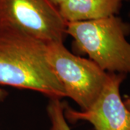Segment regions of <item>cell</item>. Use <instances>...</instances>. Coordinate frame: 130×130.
I'll list each match as a JSON object with an SVG mask.
<instances>
[{
    "label": "cell",
    "mask_w": 130,
    "mask_h": 130,
    "mask_svg": "<svg viewBox=\"0 0 130 130\" xmlns=\"http://www.w3.org/2000/svg\"><path fill=\"white\" fill-rule=\"evenodd\" d=\"M0 85L66 97L47 59V43L15 29L0 28Z\"/></svg>",
    "instance_id": "6da1fadb"
},
{
    "label": "cell",
    "mask_w": 130,
    "mask_h": 130,
    "mask_svg": "<svg viewBox=\"0 0 130 130\" xmlns=\"http://www.w3.org/2000/svg\"><path fill=\"white\" fill-rule=\"evenodd\" d=\"M129 34L130 24L117 15L67 23L74 48L108 73H130Z\"/></svg>",
    "instance_id": "7a4b0ae2"
},
{
    "label": "cell",
    "mask_w": 130,
    "mask_h": 130,
    "mask_svg": "<svg viewBox=\"0 0 130 130\" xmlns=\"http://www.w3.org/2000/svg\"><path fill=\"white\" fill-rule=\"evenodd\" d=\"M47 59L66 97L73 100L81 110L88 108L102 92L109 73L90 59L72 53L64 42L47 43Z\"/></svg>",
    "instance_id": "3957f363"
},
{
    "label": "cell",
    "mask_w": 130,
    "mask_h": 130,
    "mask_svg": "<svg viewBox=\"0 0 130 130\" xmlns=\"http://www.w3.org/2000/svg\"><path fill=\"white\" fill-rule=\"evenodd\" d=\"M67 23L51 0H0V28L15 29L46 43L64 42Z\"/></svg>",
    "instance_id": "277c9868"
},
{
    "label": "cell",
    "mask_w": 130,
    "mask_h": 130,
    "mask_svg": "<svg viewBox=\"0 0 130 130\" xmlns=\"http://www.w3.org/2000/svg\"><path fill=\"white\" fill-rule=\"evenodd\" d=\"M126 74L109 73L100 95L85 110L77 111L64 105L67 121H88L95 130H130V111L120 94V86Z\"/></svg>",
    "instance_id": "5b68a950"
},
{
    "label": "cell",
    "mask_w": 130,
    "mask_h": 130,
    "mask_svg": "<svg viewBox=\"0 0 130 130\" xmlns=\"http://www.w3.org/2000/svg\"><path fill=\"white\" fill-rule=\"evenodd\" d=\"M124 0H67L59 8L67 23L116 15Z\"/></svg>",
    "instance_id": "8992f818"
},
{
    "label": "cell",
    "mask_w": 130,
    "mask_h": 130,
    "mask_svg": "<svg viewBox=\"0 0 130 130\" xmlns=\"http://www.w3.org/2000/svg\"><path fill=\"white\" fill-rule=\"evenodd\" d=\"M48 115L54 130H71L64 114V104L60 99H50L47 107Z\"/></svg>",
    "instance_id": "52a82bcc"
},
{
    "label": "cell",
    "mask_w": 130,
    "mask_h": 130,
    "mask_svg": "<svg viewBox=\"0 0 130 130\" xmlns=\"http://www.w3.org/2000/svg\"><path fill=\"white\" fill-rule=\"evenodd\" d=\"M7 96V91L2 89V88H0V101H4L5 98Z\"/></svg>",
    "instance_id": "ba28073f"
},
{
    "label": "cell",
    "mask_w": 130,
    "mask_h": 130,
    "mask_svg": "<svg viewBox=\"0 0 130 130\" xmlns=\"http://www.w3.org/2000/svg\"><path fill=\"white\" fill-rule=\"evenodd\" d=\"M51 1H52L56 6L59 7L61 5H62L63 3H64L67 0H51Z\"/></svg>",
    "instance_id": "9c48e42d"
},
{
    "label": "cell",
    "mask_w": 130,
    "mask_h": 130,
    "mask_svg": "<svg viewBox=\"0 0 130 130\" xmlns=\"http://www.w3.org/2000/svg\"><path fill=\"white\" fill-rule=\"evenodd\" d=\"M124 104H125L126 108L130 111V96L126 98L125 99V101H124Z\"/></svg>",
    "instance_id": "30bf717a"
},
{
    "label": "cell",
    "mask_w": 130,
    "mask_h": 130,
    "mask_svg": "<svg viewBox=\"0 0 130 130\" xmlns=\"http://www.w3.org/2000/svg\"><path fill=\"white\" fill-rule=\"evenodd\" d=\"M51 130H54V129H53V128L51 127Z\"/></svg>",
    "instance_id": "8fae6325"
},
{
    "label": "cell",
    "mask_w": 130,
    "mask_h": 130,
    "mask_svg": "<svg viewBox=\"0 0 130 130\" xmlns=\"http://www.w3.org/2000/svg\"><path fill=\"white\" fill-rule=\"evenodd\" d=\"M129 18H130V11H129Z\"/></svg>",
    "instance_id": "7c38bea8"
}]
</instances>
